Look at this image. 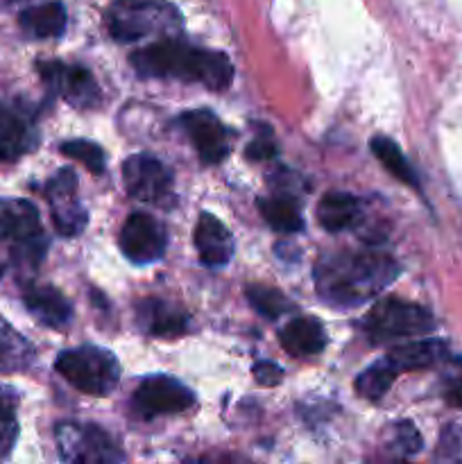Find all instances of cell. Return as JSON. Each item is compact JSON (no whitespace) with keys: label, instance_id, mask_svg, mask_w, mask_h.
Here are the masks:
<instances>
[{"label":"cell","instance_id":"22","mask_svg":"<svg viewBox=\"0 0 462 464\" xmlns=\"http://www.w3.org/2000/svg\"><path fill=\"white\" fill-rule=\"evenodd\" d=\"M34 361V347L0 317V374L23 372Z\"/></svg>","mask_w":462,"mask_h":464},{"label":"cell","instance_id":"19","mask_svg":"<svg viewBox=\"0 0 462 464\" xmlns=\"http://www.w3.org/2000/svg\"><path fill=\"white\" fill-rule=\"evenodd\" d=\"M447 344L439 340H415V343L394 347L385 358L392 362L397 372H410L438 365V362L447 361Z\"/></svg>","mask_w":462,"mask_h":464},{"label":"cell","instance_id":"9","mask_svg":"<svg viewBox=\"0 0 462 464\" xmlns=\"http://www.w3.org/2000/svg\"><path fill=\"white\" fill-rule=\"evenodd\" d=\"M166 229L148 213H131L120 229V249L131 263L148 266L166 252Z\"/></svg>","mask_w":462,"mask_h":464},{"label":"cell","instance_id":"10","mask_svg":"<svg viewBox=\"0 0 462 464\" xmlns=\"http://www.w3.org/2000/svg\"><path fill=\"white\" fill-rule=\"evenodd\" d=\"M77 190V177L75 172L62 168L53 179L45 184V195L53 207V220L54 227L62 236H77L86 225V211L75 198Z\"/></svg>","mask_w":462,"mask_h":464},{"label":"cell","instance_id":"14","mask_svg":"<svg viewBox=\"0 0 462 464\" xmlns=\"http://www.w3.org/2000/svg\"><path fill=\"white\" fill-rule=\"evenodd\" d=\"M193 240L199 261L207 267H222L234 256V238L226 231V227L211 213H199Z\"/></svg>","mask_w":462,"mask_h":464},{"label":"cell","instance_id":"34","mask_svg":"<svg viewBox=\"0 0 462 464\" xmlns=\"http://www.w3.org/2000/svg\"><path fill=\"white\" fill-rule=\"evenodd\" d=\"M0 276H3V266H0Z\"/></svg>","mask_w":462,"mask_h":464},{"label":"cell","instance_id":"23","mask_svg":"<svg viewBox=\"0 0 462 464\" xmlns=\"http://www.w3.org/2000/svg\"><path fill=\"white\" fill-rule=\"evenodd\" d=\"M258 208L267 225L279 234H297L303 229V218L299 213L297 199L281 195V198L258 199Z\"/></svg>","mask_w":462,"mask_h":464},{"label":"cell","instance_id":"15","mask_svg":"<svg viewBox=\"0 0 462 464\" xmlns=\"http://www.w3.org/2000/svg\"><path fill=\"white\" fill-rule=\"evenodd\" d=\"M136 317L145 334L159 338H175L188 329V315L184 308L175 306L163 299H145L136 306Z\"/></svg>","mask_w":462,"mask_h":464},{"label":"cell","instance_id":"24","mask_svg":"<svg viewBox=\"0 0 462 464\" xmlns=\"http://www.w3.org/2000/svg\"><path fill=\"white\" fill-rule=\"evenodd\" d=\"M370 148L371 152H374V157L380 161V166H383L390 175L397 177V179L403 181V184L412 186V188H419L417 172L412 170L408 159L403 157L401 148H399L394 140H390L388 136H374V139L370 140Z\"/></svg>","mask_w":462,"mask_h":464},{"label":"cell","instance_id":"30","mask_svg":"<svg viewBox=\"0 0 462 464\" xmlns=\"http://www.w3.org/2000/svg\"><path fill=\"white\" fill-rule=\"evenodd\" d=\"M444 399L451 406L462 408V365L456 362L444 376Z\"/></svg>","mask_w":462,"mask_h":464},{"label":"cell","instance_id":"21","mask_svg":"<svg viewBox=\"0 0 462 464\" xmlns=\"http://www.w3.org/2000/svg\"><path fill=\"white\" fill-rule=\"evenodd\" d=\"M358 216H361V207H358V199L351 198L349 193H326L320 199V207H317V220L331 234H338V231L349 229L351 225H356Z\"/></svg>","mask_w":462,"mask_h":464},{"label":"cell","instance_id":"25","mask_svg":"<svg viewBox=\"0 0 462 464\" xmlns=\"http://www.w3.org/2000/svg\"><path fill=\"white\" fill-rule=\"evenodd\" d=\"M397 374L399 372L394 370V365L388 361V358H383L380 362H374V365L367 367V370L358 376L356 381L358 394L370 399V401H376V399H380L385 392H388L390 385H392L394 379H397Z\"/></svg>","mask_w":462,"mask_h":464},{"label":"cell","instance_id":"8","mask_svg":"<svg viewBox=\"0 0 462 464\" xmlns=\"http://www.w3.org/2000/svg\"><path fill=\"white\" fill-rule=\"evenodd\" d=\"M195 403V394L170 376H148L136 388L131 406L140 417L172 415L188 411Z\"/></svg>","mask_w":462,"mask_h":464},{"label":"cell","instance_id":"18","mask_svg":"<svg viewBox=\"0 0 462 464\" xmlns=\"http://www.w3.org/2000/svg\"><path fill=\"white\" fill-rule=\"evenodd\" d=\"M279 338L281 347L297 358L315 356L326 347L324 326L315 317H297V320L288 322L285 329H281Z\"/></svg>","mask_w":462,"mask_h":464},{"label":"cell","instance_id":"29","mask_svg":"<svg viewBox=\"0 0 462 464\" xmlns=\"http://www.w3.org/2000/svg\"><path fill=\"white\" fill-rule=\"evenodd\" d=\"M421 449V435L417 433L415 426L410 421H401L394 426V438H392V451L403 458H410L419 453Z\"/></svg>","mask_w":462,"mask_h":464},{"label":"cell","instance_id":"11","mask_svg":"<svg viewBox=\"0 0 462 464\" xmlns=\"http://www.w3.org/2000/svg\"><path fill=\"white\" fill-rule=\"evenodd\" d=\"M179 125L193 140L195 150L204 163H220L229 157V131L217 121L216 113L207 111V109L188 111L179 118Z\"/></svg>","mask_w":462,"mask_h":464},{"label":"cell","instance_id":"7","mask_svg":"<svg viewBox=\"0 0 462 464\" xmlns=\"http://www.w3.org/2000/svg\"><path fill=\"white\" fill-rule=\"evenodd\" d=\"M122 181L134 199L159 204L172 193V170L149 154H134L122 163Z\"/></svg>","mask_w":462,"mask_h":464},{"label":"cell","instance_id":"27","mask_svg":"<svg viewBox=\"0 0 462 464\" xmlns=\"http://www.w3.org/2000/svg\"><path fill=\"white\" fill-rule=\"evenodd\" d=\"M18 438L16 394L0 388V458L9 456Z\"/></svg>","mask_w":462,"mask_h":464},{"label":"cell","instance_id":"4","mask_svg":"<svg viewBox=\"0 0 462 464\" xmlns=\"http://www.w3.org/2000/svg\"><path fill=\"white\" fill-rule=\"evenodd\" d=\"M59 374L80 392L104 397L120 379V365L111 352L98 347H77L59 353L54 362Z\"/></svg>","mask_w":462,"mask_h":464},{"label":"cell","instance_id":"1","mask_svg":"<svg viewBox=\"0 0 462 464\" xmlns=\"http://www.w3.org/2000/svg\"><path fill=\"white\" fill-rule=\"evenodd\" d=\"M317 295L331 306L351 308L374 299L399 276V266L385 254L335 252L317 258Z\"/></svg>","mask_w":462,"mask_h":464},{"label":"cell","instance_id":"20","mask_svg":"<svg viewBox=\"0 0 462 464\" xmlns=\"http://www.w3.org/2000/svg\"><path fill=\"white\" fill-rule=\"evenodd\" d=\"M18 23L23 32L34 39H53V36H62L66 30V9L57 0H50V3L27 7L18 16Z\"/></svg>","mask_w":462,"mask_h":464},{"label":"cell","instance_id":"16","mask_svg":"<svg viewBox=\"0 0 462 464\" xmlns=\"http://www.w3.org/2000/svg\"><path fill=\"white\" fill-rule=\"evenodd\" d=\"M36 131L16 109L0 102V159L16 161L34 150Z\"/></svg>","mask_w":462,"mask_h":464},{"label":"cell","instance_id":"31","mask_svg":"<svg viewBox=\"0 0 462 464\" xmlns=\"http://www.w3.org/2000/svg\"><path fill=\"white\" fill-rule=\"evenodd\" d=\"M274 154L276 145L274 140L270 139V134L256 136V139L247 145V150H245V157H247L249 161H267V159H272Z\"/></svg>","mask_w":462,"mask_h":464},{"label":"cell","instance_id":"28","mask_svg":"<svg viewBox=\"0 0 462 464\" xmlns=\"http://www.w3.org/2000/svg\"><path fill=\"white\" fill-rule=\"evenodd\" d=\"M62 152L66 157L75 159V161L84 163L91 172L102 175L104 172V152L100 145L91 143V140H68L62 145Z\"/></svg>","mask_w":462,"mask_h":464},{"label":"cell","instance_id":"13","mask_svg":"<svg viewBox=\"0 0 462 464\" xmlns=\"http://www.w3.org/2000/svg\"><path fill=\"white\" fill-rule=\"evenodd\" d=\"M43 236L39 211L32 202L18 198H0V240L14 247Z\"/></svg>","mask_w":462,"mask_h":464},{"label":"cell","instance_id":"5","mask_svg":"<svg viewBox=\"0 0 462 464\" xmlns=\"http://www.w3.org/2000/svg\"><path fill=\"white\" fill-rule=\"evenodd\" d=\"M435 329V320L426 308L403 299H380L362 320V331L371 343L383 344L399 338H419Z\"/></svg>","mask_w":462,"mask_h":464},{"label":"cell","instance_id":"26","mask_svg":"<svg viewBox=\"0 0 462 464\" xmlns=\"http://www.w3.org/2000/svg\"><path fill=\"white\" fill-rule=\"evenodd\" d=\"M247 299L254 311L261 313L267 320H276L293 308V304L288 302L284 293H279L276 288H267V285H249Z\"/></svg>","mask_w":462,"mask_h":464},{"label":"cell","instance_id":"33","mask_svg":"<svg viewBox=\"0 0 462 464\" xmlns=\"http://www.w3.org/2000/svg\"><path fill=\"white\" fill-rule=\"evenodd\" d=\"M3 3H12V0H0V5H3Z\"/></svg>","mask_w":462,"mask_h":464},{"label":"cell","instance_id":"17","mask_svg":"<svg viewBox=\"0 0 462 464\" xmlns=\"http://www.w3.org/2000/svg\"><path fill=\"white\" fill-rule=\"evenodd\" d=\"M23 302L36 320L53 329H62L72 317L71 302L53 285H30L23 295Z\"/></svg>","mask_w":462,"mask_h":464},{"label":"cell","instance_id":"6","mask_svg":"<svg viewBox=\"0 0 462 464\" xmlns=\"http://www.w3.org/2000/svg\"><path fill=\"white\" fill-rule=\"evenodd\" d=\"M62 460L80 464H104L125 460V453L107 430L93 424H72L63 421L54 430Z\"/></svg>","mask_w":462,"mask_h":464},{"label":"cell","instance_id":"3","mask_svg":"<svg viewBox=\"0 0 462 464\" xmlns=\"http://www.w3.org/2000/svg\"><path fill=\"white\" fill-rule=\"evenodd\" d=\"M109 34L122 44L159 34L175 36L181 27L179 9L166 0H113L104 14Z\"/></svg>","mask_w":462,"mask_h":464},{"label":"cell","instance_id":"2","mask_svg":"<svg viewBox=\"0 0 462 464\" xmlns=\"http://www.w3.org/2000/svg\"><path fill=\"white\" fill-rule=\"evenodd\" d=\"M131 66L143 77H168V80L204 84L211 91H222L234 77V66L225 53L197 48L177 36H163L157 44L131 54Z\"/></svg>","mask_w":462,"mask_h":464},{"label":"cell","instance_id":"32","mask_svg":"<svg viewBox=\"0 0 462 464\" xmlns=\"http://www.w3.org/2000/svg\"><path fill=\"white\" fill-rule=\"evenodd\" d=\"M254 376H256V381L261 385H267V388H272V385H279L281 379H284V370H281L279 365H274V362L270 361H261L254 365Z\"/></svg>","mask_w":462,"mask_h":464},{"label":"cell","instance_id":"12","mask_svg":"<svg viewBox=\"0 0 462 464\" xmlns=\"http://www.w3.org/2000/svg\"><path fill=\"white\" fill-rule=\"evenodd\" d=\"M45 84L75 107H93L100 100V89L93 75L82 66H66L59 62L39 63Z\"/></svg>","mask_w":462,"mask_h":464}]
</instances>
